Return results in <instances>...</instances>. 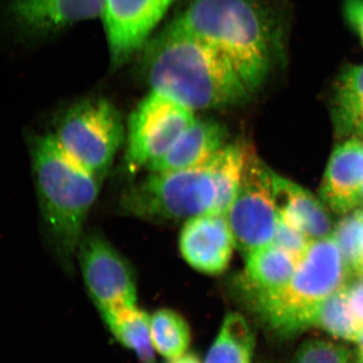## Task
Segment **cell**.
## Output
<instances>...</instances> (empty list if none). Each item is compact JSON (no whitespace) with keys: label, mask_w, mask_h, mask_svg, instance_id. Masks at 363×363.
I'll return each instance as SVG.
<instances>
[{"label":"cell","mask_w":363,"mask_h":363,"mask_svg":"<svg viewBox=\"0 0 363 363\" xmlns=\"http://www.w3.org/2000/svg\"><path fill=\"white\" fill-rule=\"evenodd\" d=\"M145 57L150 91L194 112L226 108L252 96L225 60L172 23L150 42Z\"/></svg>","instance_id":"1"},{"label":"cell","mask_w":363,"mask_h":363,"mask_svg":"<svg viewBox=\"0 0 363 363\" xmlns=\"http://www.w3.org/2000/svg\"><path fill=\"white\" fill-rule=\"evenodd\" d=\"M171 23L225 60L252 93L271 73L278 35L255 0H193Z\"/></svg>","instance_id":"2"},{"label":"cell","mask_w":363,"mask_h":363,"mask_svg":"<svg viewBox=\"0 0 363 363\" xmlns=\"http://www.w3.org/2000/svg\"><path fill=\"white\" fill-rule=\"evenodd\" d=\"M28 145L45 230L60 259L70 262L102 179L67 154L51 133L30 136Z\"/></svg>","instance_id":"3"},{"label":"cell","mask_w":363,"mask_h":363,"mask_svg":"<svg viewBox=\"0 0 363 363\" xmlns=\"http://www.w3.org/2000/svg\"><path fill=\"white\" fill-rule=\"evenodd\" d=\"M350 277L334 238H321L313 241L288 285L252 307L272 331L291 337L311 328L319 306Z\"/></svg>","instance_id":"4"},{"label":"cell","mask_w":363,"mask_h":363,"mask_svg":"<svg viewBox=\"0 0 363 363\" xmlns=\"http://www.w3.org/2000/svg\"><path fill=\"white\" fill-rule=\"evenodd\" d=\"M218 185L212 162L195 168L150 173L121 198L124 211L152 221L189 220L215 214Z\"/></svg>","instance_id":"5"},{"label":"cell","mask_w":363,"mask_h":363,"mask_svg":"<svg viewBox=\"0 0 363 363\" xmlns=\"http://www.w3.org/2000/svg\"><path fill=\"white\" fill-rule=\"evenodd\" d=\"M67 154L104 179L126 138L123 118L105 98H87L67 108L50 131Z\"/></svg>","instance_id":"6"},{"label":"cell","mask_w":363,"mask_h":363,"mask_svg":"<svg viewBox=\"0 0 363 363\" xmlns=\"http://www.w3.org/2000/svg\"><path fill=\"white\" fill-rule=\"evenodd\" d=\"M272 173L247 145L240 188L226 213L235 247L245 257L274 242L279 215Z\"/></svg>","instance_id":"7"},{"label":"cell","mask_w":363,"mask_h":363,"mask_svg":"<svg viewBox=\"0 0 363 363\" xmlns=\"http://www.w3.org/2000/svg\"><path fill=\"white\" fill-rule=\"evenodd\" d=\"M196 118L194 111L150 91L128 119L125 152L128 169H147L168 152Z\"/></svg>","instance_id":"8"},{"label":"cell","mask_w":363,"mask_h":363,"mask_svg":"<svg viewBox=\"0 0 363 363\" xmlns=\"http://www.w3.org/2000/svg\"><path fill=\"white\" fill-rule=\"evenodd\" d=\"M77 255L85 285L100 313L138 305L133 269L104 238L83 236Z\"/></svg>","instance_id":"9"},{"label":"cell","mask_w":363,"mask_h":363,"mask_svg":"<svg viewBox=\"0 0 363 363\" xmlns=\"http://www.w3.org/2000/svg\"><path fill=\"white\" fill-rule=\"evenodd\" d=\"M104 7V0H9L4 16L16 37L32 40L101 18Z\"/></svg>","instance_id":"10"},{"label":"cell","mask_w":363,"mask_h":363,"mask_svg":"<svg viewBox=\"0 0 363 363\" xmlns=\"http://www.w3.org/2000/svg\"><path fill=\"white\" fill-rule=\"evenodd\" d=\"M176 0H104L105 35L113 65H121L149 40Z\"/></svg>","instance_id":"11"},{"label":"cell","mask_w":363,"mask_h":363,"mask_svg":"<svg viewBox=\"0 0 363 363\" xmlns=\"http://www.w3.org/2000/svg\"><path fill=\"white\" fill-rule=\"evenodd\" d=\"M179 247L196 271L206 274L225 271L236 247L226 215L208 213L189 219L182 229Z\"/></svg>","instance_id":"12"},{"label":"cell","mask_w":363,"mask_h":363,"mask_svg":"<svg viewBox=\"0 0 363 363\" xmlns=\"http://www.w3.org/2000/svg\"><path fill=\"white\" fill-rule=\"evenodd\" d=\"M362 187L363 142L355 138L332 152L320 193L332 211L345 214L362 201Z\"/></svg>","instance_id":"13"},{"label":"cell","mask_w":363,"mask_h":363,"mask_svg":"<svg viewBox=\"0 0 363 363\" xmlns=\"http://www.w3.org/2000/svg\"><path fill=\"white\" fill-rule=\"evenodd\" d=\"M226 130L209 118H196L168 152L147 169L149 173L177 171L203 166L225 145Z\"/></svg>","instance_id":"14"},{"label":"cell","mask_w":363,"mask_h":363,"mask_svg":"<svg viewBox=\"0 0 363 363\" xmlns=\"http://www.w3.org/2000/svg\"><path fill=\"white\" fill-rule=\"evenodd\" d=\"M272 184L279 219L312 240L328 236L330 217L311 193L274 173H272Z\"/></svg>","instance_id":"15"},{"label":"cell","mask_w":363,"mask_h":363,"mask_svg":"<svg viewBox=\"0 0 363 363\" xmlns=\"http://www.w3.org/2000/svg\"><path fill=\"white\" fill-rule=\"evenodd\" d=\"M245 259L243 291L252 306L288 285L298 266L290 255L274 243L250 253Z\"/></svg>","instance_id":"16"},{"label":"cell","mask_w":363,"mask_h":363,"mask_svg":"<svg viewBox=\"0 0 363 363\" xmlns=\"http://www.w3.org/2000/svg\"><path fill=\"white\" fill-rule=\"evenodd\" d=\"M105 324L121 345L142 363H157L150 332V315L136 306L101 313Z\"/></svg>","instance_id":"17"},{"label":"cell","mask_w":363,"mask_h":363,"mask_svg":"<svg viewBox=\"0 0 363 363\" xmlns=\"http://www.w3.org/2000/svg\"><path fill=\"white\" fill-rule=\"evenodd\" d=\"M255 347V334L245 318L230 313L224 318L202 363H252Z\"/></svg>","instance_id":"18"},{"label":"cell","mask_w":363,"mask_h":363,"mask_svg":"<svg viewBox=\"0 0 363 363\" xmlns=\"http://www.w3.org/2000/svg\"><path fill=\"white\" fill-rule=\"evenodd\" d=\"M312 327L322 329L333 337L357 342L363 326L351 309L347 286L332 294L319 306Z\"/></svg>","instance_id":"19"},{"label":"cell","mask_w":363,"mask_h":363,"mask_svg":"<svg viewBox=\"0 0 363 363\" xmlns=\"http://www.w3.org/2000/svg\"><path fill=\"white\" fill-rule=\"evenodd\" d=\"M150 332L157 354L174 360L188 352L190 327L178 312L160 309L150 315Z\"/></svg>","instance_id":"20"},{"label":"cell","mask_w":363,"mask_h":363,"mask_svg":"<svg viewBox=\"0 0 363 363\" xmlns=\"http://www.w3.org/2000/svg\"><path fill=\"white\" fill-rule=\"evenodd\" d=\"M335 116L339 128L363 133V64L346 69L335 88Z\"/></svg>","instance_id":"21"},{"label":"cell","mask_w":363,"mask_h":363,"mask_svg":"<svg viewBox=\"0 0 363 363\" xmlns=\"http://www.w3.org/2000/svg\"><path fill=\"white\" fill-rule=\"evenodd\" d=\"M363 210H352L341 219L333 238L351 276H362Z\"/></svg>","instance_id":"22"},{"label":"cell","mask_w":363,"mask_h":363,"mask_svg":"<svg viewBox=\"0 0 363 363\" xmlns=\"http://www.w3.org/2000/svg\"><path fill=\"white\" fill-rule=\"evenodd\" d=\"M350 351L333 341L313 338L301 344L290 363H350Z\"/></svg>","instance_id":"23"},{"label":"cell","mask_w":363,"mask_h":363,"mask_svg":"<svg viewBox=\"0 0 363 363\" xmlns=\"http://www.w3.org/2000/svg\"><path fill=\"white\" fill-rule=\"evenodd\" d=\"M312 242V238L309 236L279 219L272 243L290 255L297 264L305 257Z\"/></svg>","instance_id":"24"},{"label":"cell","mask_w":363,"mask_h":363,"mask_svg":"<svg viewBox=\"0 0 363 363\" xmlns=\"http://www.w3.org/2000/svg\"><path fill=\"white\" fill-rule=\"evenodd\" d=\"M347 295L351 309L363 326V276L358 277L357 281L347 286Z\"/></svg>","instance_id":"25"},{"label":"cell","mask_w":363,"mask_h":363,"mask_svg":"<svg viewBox=\"0 0 363 363\" xmlns=\"http://www.w3.org/2000/svg\"><path fill=\"white\" fill-rule=\"evenodd\" d=\"M345 16L363 43V0H347Z\"/></svg>","instance_id":"26"},{"label":"cell","mask_w":363,"mask_h":363,"mask_svg":"<svg viewBox=\"0 0 363 363\" xmlns=\"http://www.w3.org/2000/svg\"><path fill=\"white\" fill-rule=\"evenodd\" d=\"M169 363H202L195 354L192 353H186L183 357L177 358V359L169 360Z\"/></svg>","instance_id":"27"},{"label":"cell","mask_w":363,"mask_h":363,"mask_svg":"<svg viewBox=\"0 0 363 363\" xmlns=\"http://www.w3.org/2000/svg\"><path fill=\"white\" fill-rule=\"evenodd\" d=\"M357 343L358 344V354L362 355L363 357V331L362 333L360 334Z\"/></svg>","instance_id":"28"},{"label":"cell","mask_w":363,"mask_h":363,"mask_svg":"<svg viewBox=\"0 0 363 363\" xmlns=\"http://www.w3.org/2000/svg\"><path fill=\"white\" fill-rule=\"evenodd\" d=\"M362 276H363V235H362Z\"/></svg>","instance_id":"29"},{"label":"cell","mask_w":363,"mask_h":363,"mask_svg":"<svg viewBox=\"0 0 363 363\" xmlns=\"http://www.w3.org/2000/svg\"><path fill=\"white\" fill-rule=\"evenodd\" d=\"M354 363H363V357L362 355L358 354V358L357 362Z\"/></svg>","instance_id":"30"},{"label":"cell","mask_w":363,"mask_h":363,"mask_svg":"<svg viewBox=\"0 0 363 363\" xmlns=\"http://www.w3.org/2000/svg\"><path fill=\"white\" fill-rule=\"evenodd\" d=\"M362 201L363 203V187H362Z\"/></svg>","instance_id":"31"},{"label":"cell","mask_w":363,"mask_h":363,"mask_svg":"<svg viewBox=\"0 0 363 363\" xmlns=\"http://www.w3.org/2000/svg\"><path fill=\"white\" fill-rule=\"evenodd\" d=\"M362 135H363V133H362Z\"/></svg>","instance_id":"32"}]
</instances>
